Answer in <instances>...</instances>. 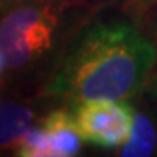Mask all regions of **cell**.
Here are the masks:
<instances>
[{
    "label": "cell",
    "mask_w": 157,
    "mask_h": 157,
    "mask_svg": "<svg viewBox=\"0 0 157 157\" xmlns=\"http://www.w3.org/2000/svg\"><path fill=\"white\" fill-rule=\"evenodd\" d=\"M98 11L65 49L37 94L51 103L135 100L157 65V42L117 7Z\"/></svg>",
    "instance_id": "obj_1"
},
{
    "label": "cell",
    "mask_w": 157,
    "mask_h": 157,
    "mask_svg": "<svg viewBox=\"0 0 157 157\" xmlns=\"http://www.w3.org/2000/svg\"><path fill=\"white\" fill-rule=\"evenodd\" d=\"M98 11L82 2H23L0 11L6 91L37 94L78 30Z\"/></svg>",
    "instance_id": "obj_2"
},
{
    "label": "cell",
    "mask_w": 157,
    "mask_h": 157,
    "mask_svg": "<svg viewBox=\"0 0 157 157\" xmlns=\"http://www.w3.org/2000/svg\"><path fill=\"white\" fill-rule=\"evenodd\" d=\"M75 128L84 143L113 154L133 131V100H94L72 105Z\"/></svg>",
    "instance_id": "obj_3"
},
{
    "label": "cell",
    "mask_w": 157,
    "mask_h": 157,
    "mask_svg": "<svg viewBox=\"0 0 157 157\" xmlns=\"http://www.w3.org/2000/svg\"><path fill=\"white\" fill-rule=\"evenodd\" d=\"M51 105L40 96L12 91L0 93V155H16L25 135L37 126Z\"/></svg>",
    "instance_id": "obj_4"
},
{
    "label": "cell",
    "mask_w": 157,
    "mask_h": 157,
    "mask_svg": "<svg viewBox=\"0 0 157 157\" xmlns=\"http://www.w3.org/2000/svg\"><path fill=\"white\" fill-rule=\"evenodd\" d=\"M44 129L54 157H73L80 154L82 138L75 128L73 108L65 103H52L37 122Z\"/></svg>",
    "instance_id": "obj_5"
},
{
    "label": "cell",
    "mask_w": 157,
    "mask_h": 157,
    "mask_svg": "<svg viewBox=\"0 0 157 157\" xmlns=\"http://www.w3.org/2000/svg\"><path fill=\"white\" fill-rule=\"evenodd\" d=\"M133 131L129 140L124 143L115 155L121 157H152L157 155V121L152 110L140 96L135 100Z\"/></svg>",
    "instance_id": "obj_6"
},
{
    "label": "cell",
    "mask_w": 157,
    "mask_h": 157,
    "mask_svg": "<svg viewBox=\"0 0 157 157\" xmlns=\"http://www.w3.org/2000/svg\"><path fill=\"white\" fill-rule=\"evenodd\" d=\"M119 9L133 17L143 32L157 42V0H126Z\"/></svg>",
    "instance_id": "obj_7"
},
{
    "label": "cell",
    "mask_w": 157,
    "mask_h": 157,
    "mask_svg": "<svg viewBox=\"0 0 157 157\" xmlns=\"http://www.w3.org/2000/svg\"><path fill=\"white\" fill-rule=\"evenodd\" d=\"M16 155L17 157H54L49 138H47V135L44 133V129L40 128L39 124L33 126L25 135Z\"/></svg>",
    "instance_id": "obj_8"
},
{
    "label": "cell",
    "mask_w": 157,
    "mask_h": 157,
    "mask_svg": "<svg viewBox=\"0 0 157 157\" xmlns=\"http://www.w3.org/2000/svg\"><path fill=\"white\" fill-rule=\"evenodd\" d=\"M138 96L148 105V108L152 110V113H154V117L157 121V68H154V72H152L150 78H148V82L145 86V89L141 91Z\"/></svg>",
    "instance_id": "obj_9"
},
{
    "label": "cell",
    "mask_w": 157,
    "mask_h": 157,
    "mask_svg": "<svg viewBox=\"0 0 157 157\" xmlns=\"http://www.w3.org/2000/svg\"><path fill=\"white\" fill-rule=\"evenodd\" d=\"M23 2H82V4H89L87 0H0V11L9 6H14V4H23Z\"/></svg>",
    "instance_id": "obj_10"
},
{
    "label": "cell",
    "mask_w": 157,
    "mask_h": 157,
    "mask_svg": "<svg viewBox=\"0 0 157 157\" xmlns=\"http://www.w3.org/2000/svg\"><path fill=\"white\" fill-rule=\"evenodd\" d=\"M96 9H110V7H121L126 0H87Z\"/></svg>",
    "instance_id": "obj_11"
},
{
    "label": "cell",
    "mask_w": 157,
    "mask_h": 157,
    "mask_svg": "<svg viewBox=\"0 0 157 157\" xmlns=\"http://www.w3.org/2000/svg\"><path fill=\"white\" fill-rule=\"evenodd\" d=\"M7 87V63L4 54L0 52V93H4Z\"/></svg>",
    "instance_id": "obj_12"
},
{
    "label": "cell",
    "mask_w": 157,
    "mask_h": 157,
    "mask_svg": "<svg viewBox=\"0 0 157 157\" xmlns=\"http://www.w3.org/2000/svg\"><path fill=\"white\" fill-rule=\"evenodd\" d=\"M155 68H157V65H155Z\"/></svg>",
    "instance_id": "obj_13"
}]
</instances>
